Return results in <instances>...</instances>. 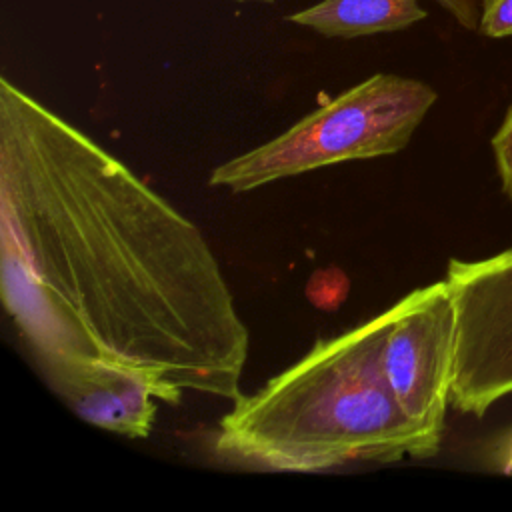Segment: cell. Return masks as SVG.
<instances>
[{
  "label": "cell",
  "mask_w": 512,
  "mask_h": 512,
  "mask_svg": "<svg viewBox=\"0 0 512 512\" xmlns=\"http://www.w3.org/2000/svg\"><path fill=\"white\" fill-rule=\"evenodd\" d=\"M0 262L4 306L40 364H126L168 404L242 394L250 338L202 232L8 78Z\"/></svg>",
  "instance_id": "cell-1"
},
{
  "label": "cell",
  "mask_w": 512,
  "mask_h": 512,
  "mask_svg": "<svg viewBox=\"0 0 512 512\" xmlns=\"http://www.w3.org/2000/svg\"><path fill=\"white\" fill-rule=\"evenodd\" d=\"M390 320L392 308L318 340L258 392L240 394L218 422L214 452L282 472L434 456L438 450L406 416L384 372Z\"/></svg>",
  "instance_id": "cell-2"
},
{
  "label": "cell",
  "mask_w": 512,
  "mask_h": 512,
  "mask_svg": "<svg viewBox=\"0 0 512 512\" xmlns=\"http://www.w3.org/2000/svg\"><path fill=\"white\" fill-rule=\"evenodd\" d=\"M436 98L422 80L378 72L270 142L216 166L208 182L248 192L322 166L400 152Z\"/></svg>",
  "instance_id": "cell-3"
},
{
  "label": "cell",
  "mask_w": 512,
  "mask_h": 512,
  "mask_svg": "<svg viewBox=\"0 0 512 512\" xmlns=\"http://www.w3.org/2000/svg\"><path fill=\"white\" fill-rule=\"evenodd\" d=\"M444 280L456 318L450 404L484 416L512 394V248L482 260L452 258Z\"/></svg>",
  "instance_id": "cell-4"
},
{
  "label": "cell",
  "mask_w": 512,
  "mask_h": 512,
  "mask_svg": "<svg viewBox=\"0 0 512 512\" xmlns=\"http://www.w3.org/2000/svg\"><path fill=\"white\" fill-rule=\"evenodd\" d=\"M454 346L456 318L446 280L416 288L392 306L384 372L398 404L436 450L450 404Z\"/></svg>",
  "instance_id": "cell-5"
},
{
  "label": "cell",
  "mask_w": 512,
  "mask_h": 512,
  "mask_svg": "<svg viewBox=\"0 0 512 512\" xmlns=\"http://www.w3.org/2000/svg\"><path fill=\"white\" fill-rule=\"evenodd\" d=\"M50 386L86 422L146 438L156 418L158 386L142 372L108 360H62L40 364Z\"/></svg>",
  "instance_id": "cell-6"
},
{
  "label": "cell",
  "mask_w": 512,
  "mask_h": 512,
  "mask_svg": "<svg viewBox=\"0 0 512 512\" xmlns=\"http://www.w3.org/2000/svg\"><path fill=\"white\" fill-rule=\"evenodd\" d=\"M426 18L418 0H322L288 16L326 38H360L410 28Z\"/></svg>",
  "instance_id": "cell-7"
},
{
  "label": "cell",
  "mask_w": 512,
  "mask_h": 512,
  "mask_svg": "<svg viewBox=\"0 0 512 512\" xmlns=\"http://www.w3.org/2000/svg\"><path fill=\"white\" fill-rule=\"evenodd\" d=\"M492 150H494L502 190L512 200V106L508 108L500 128L492 136Z\"/></svg>",
  "instance_id": "cell-8"
},
{
  "label": "cell",
  "mask_w": 512,
  "mask_h": 512,
  "mask_svg": "<svg viewBox=\"0 0 512 512\" xmlns=\"http://www.w3.org/2000/svg\"><path fill=\"white\" fill-rule=\"evenodd\" d=\"M478 30L488 38L512 36V0H482Z\"/></svg>",
  "instance_id": "cell-9"
},
{
  "label": "cell",
  "mask_w": 512,
  "mask_h": 512,
  "mask_svg": "<svg viewBox=\"0 0 512 512\" xmlns=\"http://www.w3.org/2000/svg\"><path fill=\"white\" fill-rule=\"evenodd\" d=\"M444 12H448L462 28L478 30L480 8L476 0H434Z\"/></svg>",
  "instance_id": "cell-10"
},
{
  "label": "cell",
  "mask_w": 512,
  "mask_h": 512,
  "mask_svg": "<svg viewBox=\"0 0 512 512\" xmlns=\"http://www.w3.org/2000/svg\"><path fill=\"white\" fill-rule=\"evenodd\" d=\"M488 462H490L492 470H496L500 474H506V476H512V428L506 430L504 434H500L490 444Z\"/></svg>",
  "instance_id": "cell-11"
},
{
  "label": "cell",
  "mask_w": 512,
  "mask_h": 512,
  "mask_svg": "<svg viewBox=\"0 0 512 512\" xmlns=\"http://www.w3.org/2000/svg\"><path fill=\"white\" fill-rule=\"evenodd\" d=\"M234 2H266V4H272L276 0H234Z\"/></svg>",
  "instance_id": "cell-12"
}]
</instances>
